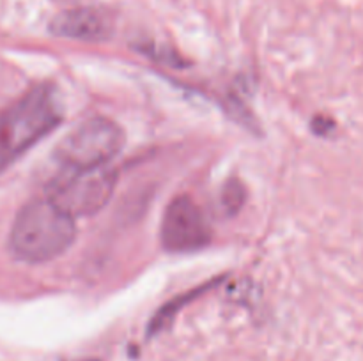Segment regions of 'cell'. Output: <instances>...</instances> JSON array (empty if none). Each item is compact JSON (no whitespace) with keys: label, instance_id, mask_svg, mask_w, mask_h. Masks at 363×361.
I'll return each instance as SVG.
<instances>
[{"label":"cell","instance_id":"obj_2","mask_svg":"<svg viewBox=\"0 0 363 361\" xmlns=\"http://www.w3.org/2000/svg\"><path fill=\"white\" fill-rule=\"evenodd\" d=\"M62 120V106L48 84L30 88L0 112V172L52 133Z\"/></svg>","mask_w":363,"mask_h":361},{"label":"cell","instance_id":"obj_6","mask_svg":"<svg viewBox=\"0 0 363 361\" xmlns=\"http://www.w3.org/2000/svg\"><path fill=\"white\" fill-rule=\"evenodd\" d=\"M52 34L78 41H105L112 35V18L96 7H77L57 14L50 23Z\"/></svg>","mask_w":363,"mask_h":361},{"label":"cell","instance_id":"obj_4","mask_svg":"<svg viewBox=\"0 0 363 361\" xmlns=\"http://www.w3.org/2000/svg\"><path fill=\"white\" fill-rule=\"evenodd\" d=\"M124 133L116 122L105 117H92L78 124L57 145L55 158L62 168H98L119 154Z\"/></svg>","mask_w":363,"mask_h":361},{"label":"cell","instance_id":"obj_3","mask_svg":"<svg viewBox=\"0 0 363 361\" xmlns=\"http://www.w3.org/2000/svg\"><path fill=\"white\" fill-rule=\"evenodd\" d=\"M113 188L116 173L108 166L85 170L60 166L46 188V197L77 218L101 211L112 198Z\"/></svg>","mask_w":363,"mask_h":361},{"label":"cell","instance_id":"obj_1","mask_svg":"<svg viewBox=\"0 0 363 361\" xmlns=\"http://www.w3.org/2000/svg\"><path fill=\"white\" fill-rule=\"evenodd\" d=\"M77 237L69 212L50 200L34 198L18 211L9 232V251L16 260L43 264L62 255Z\"/></svg>","mask_w":363,"mask_h":361},{"label":"cell","instance_id":"obj_7","mask_svg":"<svg viewBox=\"0 0 363 361\" xmlns=\"http://www.w3.org/2000/svg\"><path fill=\"white\" fill-rule=\"evenodd\" d=\"M78 361H99V360H96V357H87V360H78Z\"/></svg>","mask_w":363,"mask_h":361},{"label":"cell","instance_id":"obj_5","mask_svg":"<svg viewBox=\"0 0 363 361\" xmlns=\"http://www.w3.org/2000/svg\"><path fill=\"white\" fill-rule=\"evenodd\" d=\"M162 244L170 253H191L211 241V229L202 209L186 195L176 197L162 218Z\"/></svg>","mask_w":363,"mask_h":361}]
</instances>
